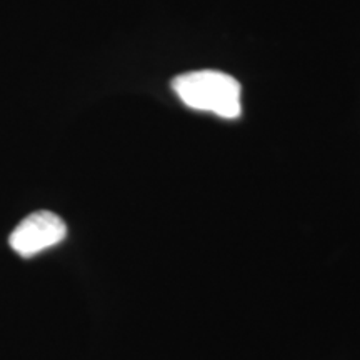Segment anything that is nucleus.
<instances>
[{
    "label": "nucleus",
    "instance_id": "2",
    "mask_svg": "<svg viewBox=\"0 0 360 360\" xmlns=\"http://www.w3.org/2000/svg\"><path fill=\"white\" fill-rule=\"evenodd\" d=\"M65 236L67 225L64 220L49 210H39L13 229L8 244L20 257H34L40 252L60 244Z\"/></svg>",
    "mask_w": 360,
    "mask_h": 360
},
{
    "label": "nucleus",
    "instance_id": "1",
    "mask_svg": "<svg viewBox=\"0 0 360 360\" xmlns=\"http://www.w3.org/2000/svg\"><path fill=\"white\" fill-rule=\"evenodd\" d=\"M172 89L191 109L212 112L224 119H237L242 114L240 84L224 72H187L172 80Z\"/></svg>",
    "mask_w": 360,
    "mask_h": 360
}]
</instances>
